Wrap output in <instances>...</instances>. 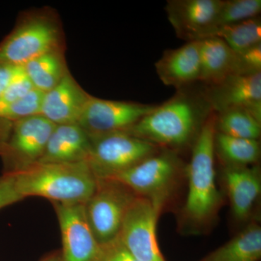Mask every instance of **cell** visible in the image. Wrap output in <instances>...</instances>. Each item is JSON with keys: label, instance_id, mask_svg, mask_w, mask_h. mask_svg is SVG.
<instances>
[{"label": "cell", "instance_id": "obj_29", "mask_svg": "<svg viewBox=\"0 0 261 261\" xmlns=\"http://www.w3.org/2000/svg\"><path fill=\"white\" fill-rule=\"evenodd\" d=\"M12 126H13V122L0 119V150L9 137Z\"/></svg>", "mask_w": 261, "mask_h": 261}, {"label": "cell", "instance_id": "obj_21", "mask_svg": "<svg viewBox=\"0 0 261 261\" xmlns=\"http://www.w3.org/2000/svg\"><path fill=\"white\" fill-rule=\"evenodd\" d=\"M215 152L227 166H248L258 161L260 147L258 140L230 137L216 132Z\"/></svg>", "mask_w": 261, "mask_h": 261}, {"label": "cell", "instance_id": "obj_9", "mask_svg": "<svg viewBox=\"0 0 261 261\" xmlns=\"http://www.w3.org/2000/svg\"><path fill=\"white\" fill-rule=\"evenodd\" d=\"M179 161L171 152L154 154L113 177L137 196L163 204L177 175Z\"/></svg>", "mask_w": 261, "mask_h": 261}, {"label": "cell", "instance_id": "obj_25", "mask_svg": "<svg viewBox=\"0 0 261 261\" xmlns=\"http://www.w3.org/2000/svg\"><path fill=\"white\" fill-rule=\"evenodd\" d=\"M261 73V44L237 53L233 75H252Z\"/></svg>", "mask_w": 261, "mask_h": 261}, {"label": "cell", "instance_id": "obj_15", "mask_svg": "<svg viewBox=\"0 0 261 261\" xmlns=\"http://www.w3.org/2000/svg\"><path fill=\"white\" fill-rule=\"evenodd\" d=\"M156 73L165 85L180 89L200 81V41L167 49L156 62Z\"/></svg>", "mask_w": 261, "mask_h": 261}, {"label": "cell", "instance_id": "obj_20", "mask_svg": "<svg viewBox=\"0 0 261 261\" xmlns=\"http://www.w3.org/2000/svg\"><path fill=\"white\" fill-rule=\"evenodd\" d=\"M260 257L261 228L252 224L202 261H259Z\"/></svg>", "mask_w": 261, "mask_h": 261}, {"label": "cell", "instance_id": "obj_8", "mask_svg": "<svg viewBox=\"0 0 261 261\" xmlns=\"http://www.w3.org/2000/svg\"><path fill=\"white\" fill-rule=\"evenodd\" d=\"M163 204L137 196L125 215L119 238L140 261H166L158 245L156 226Z\"/></svg>", "mask_w": 261, "mask_h": 261}, {"label": "cell", "instance_id": "obj_23", "mask_svg": "<svg viewBox=\"0 0 261 261\" xmlns=\"http://www.w3.org/2000/svg\"><path fill=\"white\" fill-rule=\"evenodd\" d=\"M214 37L222 39L235 53H242L261 44L260 18L248 19L224 27Z\"/></svg>", "mask_w": 261, "mask_h": 261}, {"label": "cell", "instance_id": "obj_11", "mask_svg": "<svg viewBox=\"0 0 261 261\" xmlns=\"http://www.w3.org/2000/svg\"><path fill=\"white\" fill-rule=\"evenodd\" d=\"M53 204L61 228L62 261H97L101 245L87 221L85 204Z\"/></svg>", "mask_w": 261, "mask_h": 261}, {"label": "cell", "instance_id": "obj_30", "mask_svg": "<svg viewBox=\"0 0 261 261\" xmlns=\"http://www.w3.org/2000/svg\"><path fill=\"white\" fill-rule=\"evenodd\" d=\"M40 261H62L61 252H54Z\"/></svg>", "mask_w": 261, "mask_h": 261}, {"label": "cell", "instance_id": "obj_4", "mask_svg": "<svg viewBox=\"0 0 261 261\" xmlns=\"http://www.w3.org/2000/svg\"><path fill=\"white\" fill-rule=\"evenodd\" d=\"M65 49L64 34L54 10L24 13L13 32L0 44V62L23 66L38 56Z\"/></svg>", "mask_w": 261, "mask_h": 261}, {"label": "cell", "instance_id": "obj_2", "mask_svg": "<svg viewBox=\"0 0 261 261\" xmlns=\"http://www.w3.org/2000/svg\"><path fill=\"white\" fill-rule=\"evenodd\" d=\"M12 174L23 199L34 196L62 204H86L98 185L88 162L37 163Z\"/></svg>", "mask_w": 261, "mask_h": 261}, {"label": "cell", "instance_id": "obj_28", "mask_svg": "<svg viewBox=\"0 0 261 261\" xmlns=\"http://www.w3.org/2000/svg\"><path fill=\"white\" fill-rule=\"evenodd\" d=\"M21 69L22 67L0 62V95L8 88Z\"/></svg>", "mask_w": 261, "mask_h": 261}, {"label": "cell", "instance_id": "obj_13", "mask_svg": "<svg viewBox=\"0 0 261 261\" xmlns=\"http://www.w3.org/2000/svg\"><path fill=\"white\" fill-rule=\"evenodd\" d=\"M223 0H169L166 15L176 36L187 42L211 37Z\"/></svg>", "mask_w": 261, "mask_h": 261}, {"label": "cell", "instance_id": "obj_5", "mask_svg": "<svg viewBox=\"0 0 261 261\" xmlns=\"http://www.w3.org/2000/svg\"><path fill=\"white\" fill-rule=\"evenodd\" d=\"M88 162L98 180L108 179L158 152V146L126 132L89 137Z\"/></svg>", "mask_w": 261, "mask_h": 261}, {"label": "cell", "instance_id": "obj_27", "mask_svg": "<svg viewBox=\"0 0 261 261\" xmlns=\"http://www.w3.org/2000/svg\"><path fill=\"white\" fill-rule=\"evenodd\" d=\"M22 200L23 198L17 190L13 175L7 173L0 178V210Z\"/></svg>", "mask_w": 261, "mask_h": 261}, {"label": "cell", "instance_id": "obj_10", "mask_svg": "<svg viewBox=\"0 0 261 261\" xmlns=\"http://www.w3.org/2000/svg\"><path fill=\"white\" fill-rule=\"evenodd\" d=\"M156 106L99 99L92 95L77 124L89 137L125 132Z\"/></svg>", "mask_w": 261, "mask_h": 261}, {"label": "cell", "instance_id": "obj_18", "mask_svg": "<svg viewBox=\"0 0 261 261\" xmlns=\"http://www.w3.org/2000/svg\"><path fill=\"white\" fill-rule=\"evenodd\" d=\"M200 82L213 85L234 73L237 53L219 37L200 41Z\"/></svg>", "mask_w": 261, "mask_h": 261}, {"label": "cell", "instance_id": "obj_24", "mask_svg": "<svg viewBox=\"0 0 261 261\" xmlns=\"http://www.w3.org/2000/svg\"><path fill=\"white\" fill-rule=\"evenodd\" d=\"M260 12V0H223L211 37L224 27L257 18Z\"/></svg>", "mask_w": 261, "mask_h": 261}, {"label": "cell", "instance_id": "obj_16", "mask_svg": "<svg viewBox=\"0 0 261 261\" xmlns=\"http://www.w3.org/2000/svg\"><path fill=\"white\" fill-rule=\"evenodd\" d=\"M90 151V138L77 123L56 125L38 163L87 162Z\"/></svg>", "mask_w": 261, "mask_h": 261}, {"label": "cell", "instance_id": "obj_14", "mask_svg": "<svg viewBox=\"0 0 261 261\" xmlns=\"http://www.w3.org/2000/svg\"><path fill=\"white\" fill-rule=\"evenodd\" d=\"M91 97L68 71L54 88L43 94L39 114L55 125L77 123Z\"/></svg>", "mask_w": 261, "mask_h": 261}, {"label": "cell", "instance_id": "obj_19", "mask_svg": "<svg viewBox=\"0 0 261 261\" xmlns=\"http://www.w3.org/2000/svg\"><path fill=\"white\" fill-rule=\"evenodd\" d=\"M33 88L44 94L59 83L69 71L65 49L44 53L22 66Z\"/></svg>", "mask_w": 261, "mask_h": 261}, {"label": "cell", "instance_id": "obj_12", "mask_svg": "<svg viewBox=\"0 0 261 261\" xmlns=\"http://www.w3.org/2000/svg\"><path fill=\"white\" fill-rule=\"evenodd\" d=\"M202 94L216 114L243 108L261 123V73L229 75L219 83L207 85Z\"/></svg>", "mask_w": 261, "mask_h": 261}, {"label": "cell", "instance_id": "obj_6", "mask_svg": "<svg viewBox=\"0 0 261 261\" xmlns=\"http://www.w3.org/2000/svg\"><path fill=\"white\" fill-rule=\"evenodd\" d=\"M136 197L119 182L98 180L96 191L86 202L85 212L99 245H106L119 236L125 215Z\"/></svg>", "mask_w": 261, "mask_h": 261}, {"label": "cell", "instance_id": "obj_7", "mask_svg": "<svg viewBox=\"0 0 261 261\" xmlns=\"http://www.w3.org/2000/svg\"><path fill=\"white\" fill-rule=\"evenodd\" d=\"M56 125L37 114L13 122L8 140L0 154L13 173L37 164L42 159Z\"/></svg>", "mask_w": 261, "mask_h": 261}, {"label": "cell", "instance_id": "obj_1", "mask_svg": "<svg viewBox=\"0 0 261 261\" xmlns=\"http://www.w3.org/2000/svg\"><path fill=\"white\" fill-rule=\"evenodd\" d=\"M212 112L202 93L197 95L180 89L125 132L158 147H183L197 138Z\"/></svg>", "mask_w": 261, "mask_h": 261}, {"label": "cell", "instance_id": "obj_26", "mask_svg": "<svg viewBox=\"0 0 261 261\" xmlns=\"http://www.w3.org/2000/svg\"><path fill=\"white\" fill-rule=\"evenodd\" d=\"M97 261H140L123 245L119 237L106 245H101Z\"/></svg>", "mask_w": 261, "mask_h": 261}, {"label": "cell", "instance_id": "obj_17", "mask_svg": "<svg viewBox=\"0 0 261 261\" xmlns=\"http://www.w3.org/2000/svg\"><path fill=\"white\" fill-rule=\"evenodd\" d=\"M224 178L233 216L247 219L260 197V171L257 167L226 166Z\"/></svg>", "mask_w": 261, "mask_h": 261}, {"label": "cell", "instance_id": "obj_22", "mask_svg": "<svg viewBox=\"0 0 261 261\" xmlns=\"http://www.w3.org/2000/svg\"><path fill=\"white\" fill-rule=\"evenodd\" d=\"M216 115V130L219 133L249 140L260 138L261 123L247 110L236 108Z\"/></svg>", "mask_w": 261, "mask_h": 261}, {"label": "cell", "instance_id": "obj_3", "mask_svg": "<svg viewBox=\"0 0 261 261\" xmlns=\"http://www.w3.org/2000/svg\"><path fill=\"white\" fill-rule=\"evenodd\" d=\"M216 113L207 117L195 140L188 166L189 190L184 213L196 224L205 223L216 214L221 197L216 185Z\"/></svg>", "mask_w": 261, "mask_h": 261}]
</instances>
